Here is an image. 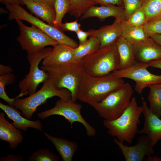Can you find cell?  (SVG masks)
<instances>
[{
  "instance_id": "cell-1",
  "label": "cell",
  "mask_w": 161,
  "mask_h": 161,
  "mask_svg": "<svg viewBox=\"0 0 161 161\" xmlns=\"http://www.w3.org/2000/svg\"><path fill=\"white\" fill-rule=\"evenodd\" d=\"M124 83L123 78L116 77L112 72L95 77L84 71L78 90L77 100L89 105L100 102Z\"/></svg>"
},
{
  "instance_id": "cell-2",
  "label": "cell",
  "mask_w": 161,
  "mask_h": 161,
  "mask_svg": "<svg viewBox=\"0 0 161 161\" xmlns=\"http://www.w3.org/2000/svg\"><path fill=\"white\" fill-rule=\"evenodd\" d=\"M143 110L142 106H139L135 98L133 97L119 117L112 120H104L103 125L110 135L116 137L121 142L125 141L131 144L138 133V125L140 123V118Z\"/></svg>"
},
{
  "instance_id": "cell-3",
  "label": "cell",
  "mask_w": 161,
  "mask_h": 161,
  "mask_svg": "<svg viewBox=\"0 0 161 161\" xmlns=\"http://www.w3.org/2000/svg\"><path fill=\"white\" fill-rule=\"evenodd\" d=\"M40 68L47 72L55 88L69 90L71 94L72 100L76 102L78 87L84 72L81 60L61 64L42 65Z\"/></svg>"
},
{
  "instance_id": "cell-4",
  "label": "cell",
  "mask_w": 161,
  "mask_h": 161,
  "mask_svg": "<svg viewBox=\"0 0 161 161\" xmlns=\"http://www.w3.org/2000/svg\"><path fill=\"white\" fill-rule=\"evenodd\" d=\"M43 83L42 87L37 92L23 99L19 98L21 97L19 94L13 103V106L20 110L22 115L28 119L31 118L37 108L49 98L57 96L64 100L71 99V94L69 90L56 88L49 78Z\"/></svg>"
},
{
  "instance_id": "cell-5",
  "label": "cell",
  "mask_w": 161,
  "mask_h": 161,
  "mask_svg": "<svg viewBox=\"0 0 161 161\" xmlns=\"http://www.w3.org/2000/svg\"><path fill=\"white\" fill-rule=\"evenodd\" d=\"M84 71L92 76H103L118 70L120 59L116 43L100 47L81 60Z\"/></svg>"
},
{
  "instance_id": "cell-6",
  "label": "cell",
  "mask_w": 161,
  "mask_h": 161,
  "mask_svg": "<svg viewBox=\"0 0 161 161\" xmlns=\"http://www.w3.org/2000/svg\"><path fill=\"white\" fill-rule=\"evenodd\" d=\"M133 92L131 85L125 82L100 102L90 105L104 120H114L119 117L129 106Z\"/></svg>"
},
{
  "instance_id": "cell-7",
  "label": "cell",
  "mask_w": 161,
  "mask_h": 161,
  "mask_svg": "<svg viewBox=\"0 0 161 161\" xmlns=\"http://www.w3.org/2000/svg\"><path fill=\"white\" fill-rule=\"evenodd\" d=\"M9 11L8 19H19L28 22L37 27L56 41L59 44H64L74 48L79 44L74 40L66 35L60 29L44 22L27 12L18 4H5Z\"/></svg>"
},
{
  "instance_id": "cell-8",
  "label": "cell",
  "mask_w": 161,
  "mask_h": 161,
  "mask_svg": "<svg viewBox=\"0 0 161 161\" xmlns=\"http://www.w3.org/2000/svg\"><path fill=\"white\" fill-rule=\"evenodd\" d=\"M19 27V35L17 40L27 55L39 52L48 46L59 44L56 41L35 26L28 27L19 19L16 20Z\"/></svg>"
},
{
  "instance_id": "cell-9",
  "label": "cell",
  "mask_w": 161,
  "mask_h": 161,
  "mask_svg": "<svg viewBox=\"0 0 161 161\" xmlns=\"http://www.w3.org/2000/svg\"><path fill=\"white\" fill-rule=\"evenodd\" d=\"M82 108L80 104L73 102L71 99L67 100L60 99L56 102L54 107L38 113L37 116L42 120L53 115L63 116L70 123L71 126L75 122L81 123L85 128L87 135L94 137L96 134V130L82 116L81 113Z\"/></svg>"
},
{
  "instance_id": "cell-10",
  "label": "cell",
  "mask_w": 161,
  "mask_h": 161,
  "mask_svg": "<svg viewBox=\"0 0 161 161\" xmlns=\"http://www.w3.org/2000/svg\"><path fill=\"white\" fill-rule=\"evenodd\" d=\"M52 49L46 47L37 53L27 55V58L30 65V71L25 77L19 83L18 85L20 91V94L22 96L27 94L30 95L35 92L38 85L49 78L47 72L39 69V65Z\"/></svg>"
},
{
  "instance_id": "cell-11",
  "label": "cell",
  "mask_w": 161,
  "mask_h": 161,
  "mask_svg": "<svg viewBox=\"0 0 161 161\" xmlns=\"http://www.w3.org/2000/svg\"><path fill=\"white\" fill-rule=\"evenodd\" d=\"M149 67L148 64L137 62L126 69L117 70L112 72L118 78L134 80L135 91L141 94L145 88L152 85L161 83V74L156 75L151 73L147 69Z\"/></svg>"
},
{
  "instance_id": "cell-12",
  "label": "cell",
  "mask_w": 161,
  "mask_h": 161,
  "mask_svg": "<svg viewBox=\"0 0 161 161\" xmlns=\"http://www.w3.org/2000/svg\"><path fill=\"white\" fill-rule=\"evenodd\" d=\"M126 161H142L145 156H151L154 151L151 141L146 135H142L137 139V144L128 146L120 142L117 138L114 139Z\"/></svg>"
},
{
  "instance_id": "cell-13",
  "label": "cell",
  "mask_w": 161,
  "mask_h": 161,
  "mask_svg": "<svg viewBox=\"0 0 161 161\" xmlns=\"http://www.w3.org/2000/svg\"><path fill=\"white\" fill-rule=\"evenodd\" d=\"M142 106L144 122L138 134L147 135L154 147L161 140V120L149 110L147 102L144 100H142Z\"/></svg>"
},
{
  "instance_id": "cell-14",
  "label": "cell",
  "mask_w": 161,
  "mask_h": 161,
  "mask_svg": "<svg viewBox=\"0 0 161 161\" xmlns=\"http://www.w3.org/2000/svg\"><path fill=\"white\" fill-rule=\"evenodd\" d=\"M133 47L137 63L148 64L161 59V47L151 37L133 46Z\"/></svg>"
},
{
  "instance_id": "cell-15",
  "label": "cell",
  "mask_w": 161,
  "mask_h": 161,
  "mask_svg": "<svg viewBox=\"0 0 161 161\" xmlns=\"http://www.w3.org/2000/svg\"><path fill=\"white\" fill-rule=\"evenodd\" d=\"M122 22L115 19L111 25L103 26L97 30L90 29L88 31L89 36H94L98 39L100 42V47L114 44L121 36Z\"/></svg>"
},
{
  "instance_id": "cell-16",
  "label": "cell",
  "mask_w": 161,
  "mask_h": 161,
  "mask_svg": "<svg viewBox=\"0 0 161 161\" xmlns=\"http://www.w3.org/2000/svg\"><path fill=\"white\" fill-rule=\"evenodd\" d=\"M114 17L122 22L126 20L124 6H93L90 8L81 17V20L97 17L102 21L109 17Z\"/></svg>"
},
{
  "instance_id": "cell-17",
  "label": "cell",
  "mask_w": 161,
  "mask_h": 161,
  "mask_svg": "<svg viewBox=\"0 0 161 161\" xmlns=\"http://www.w3.org/2000/svg\"><path fill=\"white\" fill-rule=\"evenodd\" d=\"M0 108L6 113L8 117L12 120L13 124L16 128L26 131L28 128H32L42 131V124L39 120H30L22 116V113L18 109L0 103Z\"/></svg>"
},
{
  "instance_id": "cell-18",
  "label": "cell",
  "mask_w": 161,
  "mask_h": 161,
  "mask_svg": "<svg viewBox=\"0 0 161 161\" xmlns=\"http://www.w3.org/2000/svg\"><path fill=\"white\" fill-rule=\"evenodd\" d=\"M0 139L8 142L11 149L16 148L23 140L21 131L6 119L3 112L0 113Z\"/></svg>"
},
{
  "instance_id": "cell-19",
  "label": "cell",
  "mask_w": 161,
  "mask_h": 161,
  "mask_svg": "<svg viewBox=\"0 0 161 161\" xmlns=\"http://www.w3.org/2000/svg\"><path fill=\"white\" fill-rule=\"evenodd\" d=\"M74 50V48L72 47L58 44L54 46L51 51L44 58L42 65L61 64L76 61Z\"/></svg>"
},
{
  "instance_id": "cell-20",
  "label": "cell",
  "mask_w": 161,
  "mask_h": 161,
  "mask_svg": "<svg viewBox=\"0 0 161 161\" xmlns=\"http://www.w3.org/2000/svg\"><path fill=\"white\" fill-rule=\"evenodd\" d=\"M116 45L120 59L118 70L126 69L137 63L133 46L122 36H121L116 42Z\"/></svg>"
},
{
  "instance_id": "cell-21",
  "label": "cell",
  "mask_w": 161,
  "mask_h": 161,
  "mask_svg": "<svg viewBox=\"0 0 161 161\" xmlns=\"http://www.w3.org/2000/svg\"><path fill=\"white\" fill-rule=\"evenodd\" d=\"M45 136L54 145L63 161H71L77 151V144L67 139L57 137L44 133Z\"/></svg>"
},
{
  "instance_id": "cell-22",
  "label": "cell",
  "mask_w": 161,
  "mask_h": 161,
  "mask_svg": "<svg viewBox=\"0 0 161 161\" xmlns=\"http://www.w3.org/2000/svg\"><path fill=\"white\" fill-rule=\"evenodd\" d=\"M23 4L35 16L46 21L49 24L53 26L56 17L55 9L46 7L31 0H21Z\"/></svg>"
},
{
  "instance_id": "cell-23",
  "label": "cell",
  "mask_w": 161,
  "mask_h": 161,
  "mask_svg": "<svg viewBox=\"0 0 161 161\" xmlns=\"http://www.w3.org/2000/svg\"><path fill=\"white\" fill-rule=\"evenodd\" d=\"M121 36L132 46L148 38L146 35L143 27L132 26L126 20L121 22Z\"/></svg>"
},
{
  "instance_id": "cell-24",
  "label": "cell",
  "mask_w": 161,
  "mask_h": 161,
  "mask_svg": "<svg viewBox=\"0 0 161 161\" xmlns=\"http://www.w3.org/2000/svg\"><path fill=\"white\" fill-rule=\"evenodd\" d=\"M147 99L149 110L159 117H161V83L150 86Z\"/></svg>"
},
{
  "instance_id": "cell-25",
  "label": "cell",
  "mask_w": 161,
  "mask_h": 161,
  "mask_svg": "<svg viewBox=\"0 0 161 161\" xmlns=\"http://www.w3.org/2000/svg\"><path fill=\"white\" fill-rule=\"evenodd\" d=\"M100 42L98 39L94 36H90L84 43L79 44L74 48V54L75 59L80 61L86 56L93 53L100 47Z\"/></svg>"
},
{
  "instance_id": "cell-26",
  "label": "cell",
  "mask_w": 161,
  "mask_h": 161,
  "mask_svg": "<svg viewBox=\"0 0 161 161\" xmlns=\"http://www.w3.org/2000/svg\"><path fill=\"white\" fill-rule=\"evenodd\" d=\"M147 22L161 18V0H143Z\"/></svg>"
},
{
  "instance_id": "cell-27",
  "label": "cell",
  "mask_w": 161,
  "mask_h": 161,
  "mask_svg": "<svg viewBox=\"0 0 161 161\" xmlns=\"http://www.w3.org/2000/svg\"><path fill=\"white\" fill-rule=\"evenodd\" d=\"M69 13L78 18L81 17L90 8L96 4L92 0H69Z\"/></svg>"
},
{
  "instance_id": "cell-28",
  "label": "cell",
  "mask_w": 161,
  "mask_h": 161,
  "mask_svg": "<svg viewBox=\"0 0 161 161\" xmlns=\"http://www.w3.org/2000/svg\"><path fill=\"white\" fill-rule=\"evenodd\" d=\"M69 0H55L54 9L56 17L53 26L60 29L62 19L69 9Z\"/></svg>"
},
{
  "instance_id": "cell-29",
  "label": "cell",
  "mask_w": 161,
  "mask_h": 161,
  "mask_svg": "<svg viewBox=\"0 0 161 161\" xmlns=\"http://www.w3.org/2000/svg\"><path fill=\"white\" fill-rule=\"evenodd\" d=\"M15 79V75L11 73L0 76V98L12 106L17 97L14 98L9 97L5 91V87L6 85L13 83Z\"/></svg>"
},
{
  "instance_id": "cell-30",
  "label": "cell",
  "mask_w": 161,
  "mask_h": 161,
  "mask_svg": "<svg viewBox=\"0 0 161 161\" xmlns=\"http://www.w3.org/2000/svg\"><path fill=\"white\" fill-rule=\"evenodd\" d=\"M29 161H58V156L49 150L40 149L33 152L28 157Z\"/></svg>"
},
{
  "instance_id": "cell-31",
  "label": "cell",
  "mask_w": 161,
  "mask_h": 161,
  "mask_svg": "<svg viewBox=\"0 0 161 161\" xmlns=\"http://www.w3.org/2000/svg\"><path fill=\"white\" fill-rule=\"evenodd\" d=\"M126 21L132 26L143 27L147 23V21L145 13L142 6L134 11Z\"/></svg>"
},
{
  "instance_id": "cell-32",
  "label": "cell",
  "mask_w": 161,
  "mask_h": 161,
  "mask_svg": "<svg viewBox=\"0 0 161 161\" xmlns=\"http://www.w3.org/2000/svg\"><path fill=\"white\" fill-rule=\"evenodd\" d=\"M143 27L148 37L155 35L161 34V18L147 22Z\"/></svg>"
},
{
  "instance_id": "cell-33",
  "label": "cell",
  "mask_w": 161,
  "mask_h": 161,
  "mask_svg": "<svg viewBox=\"0 0 161 161\" xmlns=\"http://www.w3.org/2000/svg\"><path fill=\"white\" fill-rule=\"evenodd\" d=\"M123 1L127 20L134 11L142 6L143 0H124Z\"/></svg>"
},
{
  "instance_id": "cell-34",
  "label": "cell",
  "mask_w": 161,
  "mask_h": 161,
  "mask_svg": "<svg viewBox=\"0 0 161 161\" xmlns=\"http://www.w3.org/2000/svg\"><path fill=\"white\" fill-rule=\"evenodd\" d=\"M81 24L78 22V18L75 21L70 22L62 23L60 29L62 31H71L75 33L80 30Z\"/></svg>"
},
{
  "instance_id": "cell-35",
  "label": "cell",
  "mask_w": 161,
  "mask_h": 161,
  "mask_svg": "<svg viewBox=\"0 0 161 161\" xmlns=\"http://www.w3.org/2000/svg\"><path fill=\"white\" fill-rule=\"evenodd\" d=\"M96 4H99L101 6L109 5L124 6L123 0H92Z\"/></svg>"
},
{
  "instance_id": "cell-36",
  "label": "cell",
  "mask_w": 161,
  "mask_h": 161,
  "mask_svg": "<svg viewBox=\"0 0 161 161\" xmlns=\"http://www.w3.org/2000/svg\"><path fill=\"white\" fill-rule=\"evenodd\" d=\"M76 33L79 41V44H83L87 41V38L89 36L88 31H84L80 29Z\"/></svg>"
},
{
  "instance_id": "cell-37",
  "label": "cell",
  "mask_w": 161,
  "mask_h": 161,
  "mask_svg": "<svg viewBox=\"0 0 161 161\" xmlns=\"http://www.w3.org/2000/svg\"><path fill=\"white\" fill-rule=\"evenodd\" d=\"M24 158L20 154L14 155L13 154H9L6 157H1L0 161H23Z\"/></svg>"
},
{
  "instance_id": "cell-38",
  "label": "cell",
  "mask_w": 161,
  "mask_h": 161,
  "mask_svg": "<svg viewBox=\"0 0 161 161\" xmlns=\"http://www.w3.org/2000/svg\"><path fill=\"white\" fill-rule=\"evenodd\" d=\"M12 68L10 66L0 64V75H3L11 73L12 71Z\"/></svg>"
},
{
  "instance_id": "cell-39",
  "label": "cell",
  "mask_w": 161,
  "mask_h": 161,
  "mask_svg": "<svg viewBox=\"0 0 161 161\" xmlns=\"http://www.w3.org/2000/svg\"><path fill=\"white\" fill-rule=\"evenodd\" d=\"M149 67H152L161 69V59L152 61L148 63Z\"/></svg>"
},
{
  "instance_id": "cell-40",
  "label": "cell",
  "mask_w": 161,
  "mask_h": 161,
  "mask_svg": "<svg viewBox=\"0 0 161 161\" xmlns=\"http://www.w3.org/2000/svg\"><path fill=\"white\" fill-rule=\"evenodd\" d=\"M1 2L5 4H23L21 0H0Z\"/></svg>"
},
{
  "instance_id": "cell-41",
  "label": "cell",
  "mask_w": 161,
  "mask_h": 161,
  "mask_svg": "<svg viewBox=\"0 0 161 161\" xmlns=\"http://www.w3.org/2000/svg\"><path fill=\"white\" fill-rule=\"evenodd\" d=\"M150 37L161 47V34L154 35Z\"/></svg>"
},
{
  "instance_id": "cell-42",
  "label": "cell",
  "mask_w": 161,
  "mask_h": 161,
  "mask_svg": "<svg viewBox=\"0 0 161 161\" xmlns=\"http://www.w3.org/2000/svg\"><path fill=\"white\" fill-rule=\"evenodd\" d=\"M145 158L144 160L146 161H161V158H159L156 156L152 157L151 156H147Z\"/></svg>"
},
{
  "instance_id": "cell-43",
  "label": "cell",
  "mask_w": 161,
  "mask_h": 161,
  "mask_svg": "<svg viewBox=\"0 0 161 161\" xmlns=\"http://www.w3.org/2000/svg\"><path fill=\"white\" fill-rule=\"evenodd\" d=\"M34 2L38 3L43 5L46 7H50L47 4L45 0H31Z\"/></svg>"
},
{
  "instance_id": "cell-44",
  "label": "cell",
  "mask_w": 161,
  "mask_h": 161,
  "mask_svg": "<svg viewBox=\"0 0 161 161\" xmlns=\"http://www.w3.org/2000/svg\"><path fill=\"white\" fill-rule=\"evenodd\" d=\"M47 4L51 8L54 9V2L55 0H45Z\"/></svg>"
},
{
  "instance_id": "cell-45",
  "label": "cell",
  "mask_w": 161,
  "mask_h": 161,
  "mask_svg": "<svg viewBox=\"0 0 161 161\" xmlns=\"http://www.w3.org/2000/svg\"><path fill=\"white\" fill-rule=\"evenodd\" d=\"M123 0V1L124 0Z\"/></svg>"
}]
</instances>
